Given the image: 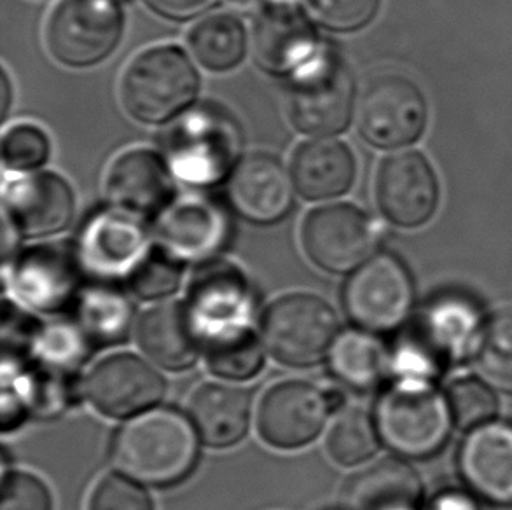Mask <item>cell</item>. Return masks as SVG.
Wrapping results in <instances>:
<instances>
[{"instance_id": "cell-1", "label": "cell", "mask_w": 512, "mask_h": 510, "mask_svg": "<svg viewBox=\"0 0 512 510\" xmlns=\"http://www.w3.org/2000/svg\"><path fill=\"white\" fill-rule=\"evenodd\" d=\"M112 462L123 476L140 484L179 483L198 462V432L184 414L151 409L119 428Z\"/></svg>"}, {"instance_id": "cell-2", "label": "cell", "mask_w": 512, "mask_h": 510, "mask_svg": "<svg viewBox=\"0 0 512 510\" xmlns=\"http://www.w3.org/2000/svg\"><path fill=\"white\" fill-rule=\"evenodd\" d=\"M481 332L478 306L465 297H439L399 339L392 367L401 378L432 381L478 346Z\"/></svg>"}, {"instance_id": "cell-3", "label": "cell", "mask_w": 512, "mask_h": 510, "mask_svg": "<svg viewBox=\"0 0 512 510\" xmlns=\"http://www.w3.org/2000/svg\"><path fill=\"white\" fill-rule=\"evenodd\" d=\"M243 135L236 119L217 105L187 109L165 137V161L173 177L194 187L229 180L240 165Z\"/></svg>"}, {"instance_id": "cell-4", "label": "cell", "mask_w": 512, "mask_h": 510, "mask_svg": "<svg viewBox=\"0 0 512 510\" xmlns=\"http://www.w3.org/2000/svg\"><path fill=\"white\" fill-rule=\"evenodd\" d=\"M383 444L404 458H429L450 439V404L432 381L401 378L381 393L374 418Z\"/></svg>"}, {"instance_id": "cell-5", "label": "cell", "mask_w": 512, "mask_h": 510, "mask_svg": "<svg viewBox=\"0 0 512 510\" xmlns=\"http://www.w3.org/2000/svg\"><path fill=\"white\" fill-rule=\"evenodd\" d=\"M200 88L198 72L177 46H158L137 56L121 79L125 111L146 125H161L189 109Z\"/></svg>"}, {"instance_id": "cell-6", "label": "cell", "mask_w": 512, "mask_h": 510, "mask_svg": "<svg viewBox=\"0 0 512 510\" xmlns=\"http://www.w3.org/2000/svg\"><path fill=\"white\" fill-rule=\"evenodd\" d=\"M291 77L289 116L296 130L320 138L345 130L352 119L355 84L340 56L322 48Z\"/></svg>"}, {"instance_id": "cell-7", "label": "cell", "mask_w": 512, "mask_h": 510, "mask_svg": "<svg viewBox=\"0 0 512 510\" xmlns=\"http://www.w3.org/2000/svg\"><path fill=\"white\" fill-rule=\"evenodd\" d=\"M336 338V313L324 299L312 294L280 297L264 315V346L285 366L319 364L329 355Z\"/></svg>"}, {"instance_id": "cell-8", "label": "cell", "mask_w": 512, "mask_h": 510, "mask_svg": "<svg viewBox=\"0 0 512 510\" xmlns=\"http://www.w3.org/2000/svg\"><path fill=\"white\" fill-rule=\"evenodd\" d=\"M125 16L114 0H62L46 27V46L55 60L84 69L104 62L118 48Z\"/></svg>"}, {"instance_id": "cell-9", "label": "cell", "mask_w": 512, "mask_h": 510, "mask_svg": "<svg viewBox=\"0 0 512 510\" xmlns=\"http://www.w3.org/2000/svg\"><path fill=\"white\" fill-rule=\"evenodd\" d=\"M343 303L346 313L364 331H394L413 310V280L397 257L376 254L346 280Z\"/></svg>"}, {"instance_id": "cell-10", "label": "cell", "mask_w": 512, "mask_h": 510, "mask_svg": "<svg viewBox=\"0 0 512 510\" xmlns=\"http://www.w3.org/2000/svg\"><path fill=\"white\" fill-rule=\"evenodd\" d=\"M301 238L306 255L319 268L350 273L376 255L378 231L366 212L338 203L306 215Z\"/></svg>"}, {"instance_id": "cell-11", "label": "cell", "mask_w": 512, "mask_h": 510, "mask_svg": "<svg viewBox=\"0 0 512 510\" xmlns=\"http://www.w3.org/2000/svg\"><path fill=\"white\" fill-rule=\"evenodd\" d=\"M425 123V98L406 77H378L360 98V135L378 149H401L413 144L425 130Z\"/></svg>"}, {"instance_id": "cell-12", "label": "cell", "mask_w": 512, "mask_h": 510, "mask_svg": "<svg viewBox=\"0 0 512 510\" xmlns=\"http://www.w3.org/2000/svg\"><path fill=\"white\" fill-rule=\"evenodd\" d=\"M76 254L81 269L100 282L130 280L151 254V242L135 215L114 208L86 222Z\"/></svg>"}, {"instance_id": "cell-13", "label": "cell", "mask_w": 512, "mask_h": 510, "mask_svg": "<svg viewBox=\"0 0 512 510\" xmlns=\"http://www.w3.org/2000/svg\"><path fill=\"white\" fill-rule=\"evenodd\" d=\"M165 390L163 376L130 353L100 360L83 383L86 399L112 418H133L151 411L165 397Z\"/></svg>"}, {"instance_id": "cell-14", "label": "cell", "mask_w": 512, "mask_h": 510, "mask_svg": "<svg viewBox=\"0 0 512 510\" xmlns=\"http://www.w3.org/2000/svg\"><path fill=\"white\" fill-rule=\"evenodd\" d=\"M231 222L217 201L205 196H182L158 214L156 238L160 249L180 262H207L229 240Z\"/></svg>"}, {"instance_id": "cell-15", "label": "cell", "mask_w": 512, "mask_h": 510, "mask_svg": "<svg viewBox=\"0 0 512 510\" xmlns=\"http://www.w3.org/2000/svg\"><path fill=\"white\" fill-rule=\"evenodd\" d=\"M329 413L327 392L305 381H285L264 393L259 434L275 448H301L319 437Z\"/></svg>"}, {"instance_id": "cell-16", "label": "cell", "mask_w": 512, "mask_h": 510, "mask_svg": "<svg viewBox=\"0 0 512 510\" xmlns=\"http://www.w3.org/2000/svg\"><path fill=\"white\" fill-rule=\"evenodd\" d=\"M74 212V191L56 173L18 175L4 187V217L18 235H56L69 226Z\"/></svg>"}, {"instance_id": "cell-17", "label": "cell", "mask_w": 512, "mask_h": 510, "mask_svg": "<svg viewBox=\"0 0 512 510\" xmlns=\"http://www.w3.org/2000/svg\"><path fill=\"white\" fill-rule=\"evenodd\" d=\"M187 311L201 345L222 334L252 327V296L247 278L231 264L207 266L194 278Z\"/></svg>"}, {"instance_id": "cell-18", "label": "cell", "mask_w": 512, "mask_h": 510, "mask_svg": "<svg viewBox=\"0 0 512 510\" xmlns=\"http://www.w3.org/2000/svg\"><path fill=\"white\" fill-rule=\"evenodd\" d=\"M81 271L76 250L48 243L16 257L4 280H11L14 294L28 306L56 311L77 299Z\"/></svg>"}, {"instance_id": "cell-19", "label": "cell", "mask_w": 512, "mask_h": 510, "mask_svg": "<svg viewBox=\"0 0 512 510\" xmlns=\"http://www.w3.org/2000/svg\"><path fill=\"white\" fill-rule=\"evenodd\" d=\"M376 196L388 221L401 228H418L436 212V175L422 154H395L381 165Z\"/></svg>"}, {"instance_id": "cell-20", "label": "cell", "mask_w": 512, "mask_h": 510, "mask_svg": "<svg viewBox=\"0 0 512 510\" xmlns=\"http://www.w3.org/2000/svg\"><path fill=\"white\" fill-rule=\"evenodd\" d=\"M458 469L474 495L493 505H512V425L488 421L462 442Z\"/></svg>"}, {"instance_id": "cell-21", "label": "cell", "mask_w": 512, "mask_h": 510, "mask_svg": "<svg viewBox=\"0 0 512 510\" xmlns=\"http://www.w3.org/2000/svg\"><path fill=\"white\" fill-rule=\"evenodd\" d=\"M228 200L245 221L275 224L291 212L294 180L282 161L270 154H252L229 177Z\"/></svg>"}, {"instance_id": "cell-22", "label": "cell", "mask_w": 512, "mask_h": 510, "mask_svg": "<svg viewBox=\"0 0 512 510\" xmlns=\"http://www.w3.org/2000/svg\"><path fill=\"white\" fill-rule=\"evenodd\" d=\"M252 49L261 69L275 76H292L312 62L322 46L298 6L270 4L257 18Z\"/></svg>"}, {"instance_id": "cell-23", "label": "cell", "mask_w": 512, "mask_h": 510, "mask_svg": "<svg viewBox=\"0 0 512 510\" xmlns=\"http://www.w3.org/2000/svg\"><path fill=\"white\" fill-rule=\"evenodd\" d=\"M105 191L114 208L121 212L160 214L172 201V172L160 154L151 149H132L114 159L105 179Z\"/></svg>"}, {"instance_id": "cell-24", "label": "cell", "mask_w": 512, "mask_h": 510, "mask_svg": "<svg viewBox=\"0 0 512 510\" xmlns=\"http://www.w3.org/2000/svg\"><path fill=\"white\" fill-rule=\"evenodd\" d=\"M355 172L357 165L350 147L333 138L305 142L292 156V180L305 200H331L348 193Z\"/></svg>"}, {"instance_id": "cell-25", "label": "cell", "mask_w": 512, "mask_h": 510, "mask_svg": "<svg viewBox=\"0 0 512 510\" xmlns=\"http://www.w3.org/2000/svg\"><path fill=\"white\" fill-rule=\"evenodd\" d=\"M422 481L408 463L385 458L350 477L343 491L346 510H418Z\"/></svg>"}, {"instance_id": "cell-26", "label": "cell", "mask_w": 512, "mask_h": 510, "mask_svg": "<svg viewBox=\"0 0 512 510\" xmlns=\"http://www.w3.org/2000/svg\"><path fill=\"white\" fill-rule=\"evenodd\" d=\"M140 348L168 371L193 366L203 350L187 306L163 303L147 310L139 322Z\"/></svg>"}, {"instance_id": "cell-27", "label": "cell", "mask_w": 512, "mask_h": 510, "mask_svg": "<svg viewBox=\"0 0 512 510\" xmlns=\"http://www.w3.org/2000/svg\"><path fill=\"white\" fill-rule=\"evenodd\" d=\"M249 393L231 385L207 383L189 402V416L201 441L212 448H229L242 441L250 425Z\"/></svg>"}, {"instance_id": "cell-28", "label": "cell", "mask_w": 512, "mask_h": 510, "mask_svg": "<svg viewBox=\"0 0 512 510\" xmlns=\"http://www.w3.org/2000/svg\"><path fill=\"white\" fill-rule=\"evenodd\" d=\"M327 357L334 376L355 390L380 385L392 369V355L373 332L364 329L338 334Z\"/></svg>"}, {"instance_id": "cell-29", "label": "cell", "mask_w": 512, "mask_h": 510, "mask_svg": "<svg viewBox=\"0 0 512 510\" xmlns=\"http://www.w3.org/2000/svg\"><path fill=\"white\" fill-rule=\"evenodd\" d=\"M196 60L215 72L235 69L247 53V34L242 21L231 14H214L201 20L189 34Z\"/></svg>"}, {"instance_id": "cell-30", "label": "cell", "mask_w": 512, "mask_h": 510, "mask_svg": "<svg viewBox=\"0 0 512 510\" xmlns=\"http://www.w3.org/2000/svg\"><path fill=\"white\" fill-rule=\"evenodd\" d=\"M77 320L90 341L119 343L130 334L132 303L118 290L93 287L77 296Z\"/></svg>"}, {"instance_id": "cell-31", "label": "cell", "mask_w": 512, "mask_h": 510, "mask_svg": "<svg viewBox=\"0 0 512 510\" xmlns=\"http://www.w3.org/2000/svg\"><path fill=\"white\" fill-rule=\"evenodd\" d=\"M212 373L228 380H250L264 366V350L254 327L222 334L203 345Z\"/></svg>"}, {"instance_id": "cell-32", "label": "cell", "mask_w": 512, "mask_h": 510, "mask_svg": "<svg viewBox=\"0 0 512 510\" xmlns=\"http://www.w3.org/2000/svg\"><path fill=\"white\" fill-rule=\"evenodd\" d=\"M380 434L369 414L357 407L346 409L327 435V451L334 462L352 467L366 462L380 446Z\"/></svg>"}, {"instance_id": "cell-33", "label": "cell", "mask_w": 512, "mask_h": 510, "mask_svg": "<svg viewBox=\"0 0 512 510\" xmlns=\"http://www.w3.org/2000/svg\"><path fill=\"white\" fill-rule=\"evenodd\" d=\"M476 362L493 388L512 393V311L495 315L483 327Z\"/></svg>"}, {"instance_id": "cell-34", "label": "cell", "mask_w": 512, "mask_h": 510, "mask_svg": "<svg viewBox=\"0 0 512 510\" xmlns=\"http://www.w3.org/2000/svg\"><path fill=\"white\" fill-rule=\"evenodd\" d=\"M34 352L49 373L70 374L90 352V338L79 325L49 324L35 334Z\"/></svg>"}, {"instance_id": "cell-35", "label": "cell", "mask_w": 512, "mask_h": 510, "mask_svg": "<svg viewBox=\"0 0 512 510\" xmlns=\"http://www.w3.org/2000/svg\"><path fill=\"white\" fill-rule=\"evenodd\" d=\"M446 399L450 404L455 427L462 430L474 428L493 421L497 414V397L492 388L476 378H460L451 383Z\"/></svg>"}, {"instance_id": "cell-36", "label": "cell", "mask_w": 512, "mask_h": 510, "mask_svg": "<svg viewBox=\"0 0 512 510\" xmlns=\"http://www.w3.org/2000/svg\"><path fill=\"white\" fill-rule=\"evenodd\" d=\"M51 154V142L39 126L16 125L2 138V159L13 172H30L44 165Z\"/></svg>"}, {"instance_id": "cell-37", "label": "cell", "mask_w": 512, "mask_h": 510, "mask_svg": "<svg viewBox=\"0 0 512 510\" xmlns=\"http://www.w3.org/2000/svg\"><path fill=\"white\" fill-rule=\"evenodd\" d=\"M182 262L163 249L151 250L132 278L130 287L142 299H160L179 289Z\"/></svg>"}, {"instance_id": "cell-38", "label": "cell", "mask_w": 512, "mask_h": 510, "mask_svg": "<svg viewBox=\"0 0 512 510\" xmlns=\"http://www.w3.org/2000/svg\"><path fill=\"white\" fill-rule=\"evenodd\" d=\"M317 23L331 32H355L373 20L380 0H308Z\"/></svg>"}, {"instance_id": "cell-39", "label": "cell", "mask_w": 512, "mask_h": 510, "mask_svg": "<svg viewBox=\"0 0 512 510\" xmlns=\"http://www.w3.org/2000/svg\"><path fill=\"white\" fill-rule=\"evenodd\" d=\"M90 510H154L153 500L130 477H104L91 493Z\"/></svg>"}, {"instance_id": "cell-40", "label": "cell", "mask_w": 512, "mask_h": 510, "mask_svg": "<svg viewBox=\"0 0 512 510\" xmlns=\"http://www.w3.org/2000/svg\"><path fill=\"white\" fill-rule=\"evenodd\" d=\"M0 510H53V498L39 477L14 470L4 477Z\"/></svg>"}, {"instance_id": "cell-41", "label": "cell", "mask_w": 512, "mask_h": 510, "mask_svg": "<svg viewBox=\"0 0 512 510\" xmlns=\"http://www.w3.org/2000/svg\"><path fill=\"white\" fill-rule=\"evenodd\" d=\"M149 7L168 20H193L214 6L217 0H146Z\"/></svg>"}, {"instance_id": "cell-42", "label": "cell", "mask_w": 512, "mask_h": 510, "mask_svg": "<svg viewBox=\"0 0 512 510\" xmlns=\"http://www.w3.org/2000/svg\"><path fill=\"white\" fill-rule=\"evenodd\" d=\"M427 510H481L479 505L465 493L446 491L430 502Z\"/></svg>"}, {"instance_id": "cell-43", "label": "cell", "mask_w": 512, "mask_h": 510, "mask_svg": "<svg viewBox=\"0 0 512 510\" xmlns=\"http://www.w3.org/2000/svg\"><path fill=\"white\" fill-rule=\"evenodd\" d=\"M2 93H4V100H2V109H4V116L2 118H7V112H9V105H11V83H9V77H7L6 72H4V76H2Z\"/></svg>"}, {"instance_id": "cell-44", "label": "cell", "mask_w": 512, "mask_h": 510, "mask_svg": "<svg viewBox=\"0 0 512 510\" xmlns=\"http://www.w3.org/2000/svg\"><path fill=\"white\" fill-rule=\"evenodd\" d=\"M268 4H277V6H298L299 0H268Z\"/></svg>"}]
</instances>
